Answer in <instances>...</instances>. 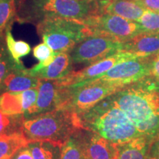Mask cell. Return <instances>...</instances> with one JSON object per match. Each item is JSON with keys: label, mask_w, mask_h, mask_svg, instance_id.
I'll return each instance as SVG.
<instances>
[{"label": "cell", "mask_w": 159, "mask_h": 159, "mask_svg": "<svg viewBox=\"0 0 159 159\" xmlns=\"http://www.w3.org/2000/svg\"><path fill=\"white\" fill-rule=\"evenodd\" d=\"M151 76L159 83V57H155L152 63V71H151Z\"/></svg>", "instance_id": "4dcf8cb0"}, {"label": "cell", "mask_w": 159, "mask_h": 159, "mask_svg": "<svg viewBox=\"0 0 159 159\" xmlns=\"http://www.w3.org/2000/svg\"><path fill=\"white\" fill-rule=\"evenodd\" d=\"M16 20L36 25L47 18H63L82 21L100 14L99 0H19Z\"/></svg>", "instance_id": "3957f363"}, {"label": "cell", "mask_w": 159, "mask_h": 159, "mask_svg": "<svg viewBox=\"0 0 159 159\" xmlns=\"http://www.w3.org/2000/svg\"><path fill=\"white\" fill-rule=\"evenodd\" d=\"M17 7L16 0H0V33L5 31L16 20Z\"/></svg>", "instance_id": "cb8c5ba5"}, {"label": "cell", "mask_w": 159, "mask_h": 159, "mask_svg": "<svg viewBox=\"0 0 159 159\" xmlns=\"http://www.w3.org/2000/svg\"><path fill=\"white\" fill-rule=\"evenodd\" d=\"M149 159H159V139H155L149 150Z\"/></svg>", "instance_id": "f1b7e54d"}, {"label": "cell", "mask_w": 159, "mask_h": 159, "mask_svg": "<svg viewBox=\"0 0 159 159\" xmlns=\"http://www.w3.org/2000/svg\"><path fill=\"white\" fill-rule=\"evenodd\" d=\"M157 57H159V55H158V56H157Z\"/></svg>", "instance_id": "d6a6232c"}, {"label": "cell", "mask_w": 159, "mask_h": 159, "mask_svg": "<svg viewBox=\"0 0 159 159\" xmlns=\"http://www.w3.org/2000/svg\"><path fill=\"white\" fill-rule=\"evenodd\" d=\"M23 66L17 63L11 57L7 48L5 33H0V94L1 85L3 80L9 73Z\"/></svg>", "instance_id": "7402d4cb"}, {"label": "cell", "mask_w": 159, "mask_h": 159, "mask_svg": "<svg viewBox=\"0 0 159 159\" xmlns=\"http://www.w3.org/2000/svg\"><path fill=\"white\" fill-rule=\"evenodd\" d=\"M62 101L63 87L59 80H40L36 103L30 117L59 109Z\"/></svg>", "instance_id": "8fae6325"}, {"label": "cell", "mask_w": 159, "mask_h": 159, "mask_svg": "<svg viewBox=\"0 0 159 159\" xmlns=\"http://www.w3.org/2000/svg\"><path fill=\"white\" fill-rule=\"evenodd\" d=\"M28 148L34 159H60L62 144L52 141L29 142Z\"/></svg>", "instance_id": "d6986e66"}, {"label": "cell", "mask_w": 159, "mask_h": 159, "mask_svg": "<svg viewBox=\"0 0 159 159\" xmlns=\"http://www.w3.org/2000/svg\"><path fill=\"white\" fill-rule=\"evenodd\" d=\"M43 41L55 53L70 52L72 49L92 35L82 21L63 18H47L36 25Z\"/></svg>", "instance_id": "5b68a950"}, {"label": "cell", "mask_w": 159, "mask_h": 159, "mask_svg": "<svg viewBox=\"0 0 159 159\" xmlns=\"http://www.w3.org/2000/svg\"><path fill=\"white\" fill-rule=\"evenodd\" d=\"M0 109L11 116L25 114L22 95L21 92H5L0 94Z\"/></svg>", "instance_id": "ffe728a7"}, {"label": "cell", "mask_w": 159, "mask_h": 159, "mask_svg": "<svg viewBox=\"0 0 159 159\" xmlns=\"http://www.w3.org/2000/svg\"><path fill=\"white\" fill-rule=\"evenodd\" d=\"M21 129L29 142L52 141L63 144L82 127L77 114L59 108L25 119Z\"/></svg>", "instance_id": "277c9868"}, {"label": "cell", "mask_w": 159, "mask_h": 159, "mask_svg": "<svg viewBox=\"0 0 159 159\" xmlns=\"http://www.w3.org/2000/svg\"><path fill=\"white\" fill-rule=\"evenodd\" d=\"M155 57L156 56L138 57L123 61L96 80L122 85L138 82L151 76L152 63Z\"/></svg>", "instance_id": "9c48e42d"}, {"label": "cell", "mask_w": 159, "mask_h": 159, "mask_svg": "<svg viewBox=\"0 0 159 159\" xmlns=\"http://www.w3.org/2000/svg\"><path fill=\"white\" fill-rule=\"evenodd\" d=\"M60 159H85L81 129L71 135L62 144Z\"/></svg>", "instance_id": "44dd1931"}, {"label": "cell", "mask_w": 159, "mask_h": 159, "mask_svg": "<svg viewBox=\"0 0 159 159\" xmlns=\"http://www.w3.org/2000/svg\"><path fill=\"white\" fill-rule=\"evenodd\" d=\"M125 86L99 80L73 88L63 86V100L61 108L80 114L93 108L102 99Z\"/></svg>", "instance_id": "8992f818"}, {"label": "cell", "mask_w": 159, "mask_h": 159, "mask_svg": "<svg viewBox=\"0 0 159 159\" xmlns=\"http://www.w3.org/2000/svg\"><path fill=\"white\" fill-rule=\"evenodd\" d=\"M24 119V115L11 116L0 109V135L21 131Z\"/></svg>", "instance_id": "d4e9b609"}, {"label": "cell", "mask_w": 159, "mask_h": 159, "mask_svg": "<svg viewBox=\"0 0 159 159\" xmlns=\"http://www.w3.org/2000/svg\"><path fill=\"white\" fill-rule=\"evenodd\" d=\"M93 34L106 35L125 43L142 33L137 21L110 13H100L83 20Z\"/></svg>", "instance_id": "52a82bcc"}, {"label": "cell", "mask_w": 159, "mask_h": 159, "mask_svg": "<svg viewBox=\"0 0 159 159\" xmlns=\"http://www.w3.org/2000/svg\"><path fill=\"white\" fill-rule=\"evenodd\" d=\"M99 1H101V2H104V1H108V0H99Z\"/></svg>", "instance_id": "1f68e13d"}, {"label": "cell", "mask_w": 159, "mask_h": 159, "mask_svg": "<svg viewBox=\"0 0 159 159\" xmlns=\"http://www.w3.org/2000/svg\"><path fill=\"white\" fill-rule=\"evenodd\" d=\"M85 159H116V144L93 131L81 129Z\"/></svg>", "instance_id": "7c38bea8"}, {"label": "cell", "mask_w": 159, "mask_h": 159, "mask_svg": "<svg viewBox=\"0 0 159 159\" xmlns=\"http://www.w3.org/2000/svg\"><path fill=\"white\" fill-rule=\"evenodd\" d=\"M122 51L128 52L138 57L158 56L159 33H139L123 43Z\"/></svg>", "instance_id": "4fadbf2b"}, {"label": "cell", "mask_w": 159, "mask_h": 159, "mask_svg": "<svg viewBox=\"0 0 159 159\" xmlns=\"http://www.w3.org/2000/svg\"><path fill=\"white\" fill-rule=\"evenodd\" d=\"M143 136L159 137V83L150 76L125 85L109 96Z\"/></svg>", "instance_id": "6da1fadb"}, {"label": "cell", "mask_w": 159, "mask_h": 159, "mask_svg": "<svg viewBox=\"0 0 159 159\" xmlns=\"http://www.w3.org/2000/svg\"><path fill=\"white\" fill-rule=\"evenodd\" d=\"M13 159H34L28 146L21 149Z\"/></svg>", "instance_id": "f546056e"}, {"label": "cell", "mask_w": 159, "mask_h": 159, "mask_svg": "<svg viewBox=\"0 0 159 159\" xmlns=\"http://www.w3.org/2000/svg\"><path fill=\"white\" fill-rule=\"evenodd\" d=\"M27 69L21 66L6 76L1 85V94L5 91L21 92L39 87L40 79L27 74Z\"/></svg>", "instance_id": "2e32d148"}, {"label": "cell", "mask_w": 159, "mask_h": 159, "mask_svg": "<svg viewBox=\"0 0 159 159\" xmlns=\"http://www.w3.org/2000/svg\"><path fill=\"white\" fill-rule=\"evenodd\" d=\"M123 43L106 35L93 34L72 49L70 55L74 63L91 64L122 51Z\"/></svg>", "instance_id": "ba28073f"}, {"label": "cell", "mask_w": 159, "mask_h": 159, "mask_svg": "<svg viewBox=\"0 0 159 159\" xmlns=\"http://www.w3.org/2000/svg\"><path fill=\"white\" fill-rule=\"evenodd\" d=\"M142 33H159V11L145 10L137 20Z\"/></svg>", "instance_id": "484cf974"}, {"label": "cell", "mask_w": 159, "mask_h": 159, "mask_svg": "<svg viewBox=\"0 0 159 159\" xmlns=\"http://www.w3.org/2000/svg\"><path fill=\"white\" fill-rule=\"evenodd\" d=\"M33 53L35 58H36L39 61H42L49 57L52 54H53L54 51L47 43L43 42L35 46L33 48Z\"/></svg>", "instance_id": "4316f807"}, {"label": "cell", "mask_w": 159, "mask_h": 159, "mask_svg": "<svg viewBox=\"0 0 159 159\" xmlns=\"http://www.w3.org/2000/svg\"><path fill=\"white\" fill-rule=\"evenodd\" d=\"M28 144L22 130L0 135V159H13L21 149Z\"/></svg>", "instance_id": "ac0fdd59"}, {"label": "cell", "mask_w": 159, "mask_h": 159, "mask_svg": "<svg viewBox=\"0 0 159 159\" xmlns=\"http://www.w3.org/2000/svg\"><path fill=\"white\" fill-rule=\"evenodd\" d=\"M154 140L141 136L116 144V159H149V150Z\"/></svg>", "instance_id": "e0dca14e"}, {"label": "cell", "mask_w": 159, "mask_h": 159, "mask_svg": "<svg viewBox=\"0 0 159 159\" xmlns=\"http://www.w3.org/2000/svg\"><path fill=\"white\" fill-rule=\"evenodd\" d=\"M101 13H110L136 21L145 9L136 0H108L100 1Z\"/></svg>", "instance_id": "9a60e30c"}, {"label": "cell", "mask_w": 159, "mask_h": 159, "mask_svg": "<svg viewBox=\"0 0 159 159\" xmlns=\"http://www.w3.org/2000/svg\"><path fill=\"white\" fill-rule=\"evenodd\" d=\"M135 57H138V56L128 52H118L105 58L91 63L89 66L80 70L71 71L66 77L59 80V81L61 85L66 87L73 88L80 86L102 76L118 63Z\"/></svg>", "instance_id": "30bf717a"}, {"label": "cell", "mask_w": 159, "mask_h": 159, "mask_svg": "<svg viewBox=\"0 0 159 159\" xmlns=\"http://www.w3.org/2000/svg\"><path fill=\"white\" fill-rule=\"evenodd\" d=\"M145 10L159 11V0H136Z\"/></svg>", "instance_id": "83f0119b"}, {"label": "cell", "mask_w": 159, "mask_h": 159, "mask_svg": "<svg viewBox=\"0 0 159 159\" xmlns=\"http://www.w3.org/2000/svg\"><path fill=\"white\" fill-rule=\"evenodd\" d=\"M5 41L7 48L13 59L19 64H21L20 59L29 55L31 47L27 42L24 41H16L11 33V27L5 31Z\"/></svg>", "instance_id": "603a6c76"}, {"label": "cell", "mask_w": 159, "mask_h": 159, "mask_svg": "<svg viewBox=\"0 0 159 159\" xmlns=\"http://www.w3.org/2000/svg\"><path fill=\"white\" fill-rule=\"evenodd\" d=\"M77 115L82 128L93 131L116 144L143 136L109 96L93 108Z\"/></svg>", "instance_id": "7a4b0ae2"}, {"label": "cell", "mask_w": 159, "mask_h": 159, "mask_svg": "<svg viewBox=\"0 0 159 159\" xmlns=\"http://www.w3.org/2000/svg\"><path fill=\"white\" fill-rule=\"evenodd\" d=\"M73 63L69 52L57 53L50 65L33 73L31 76L40 80L63 79L73 71Z\"/></svg>", "instance_id": "5bb4252c"}]
</instances>
